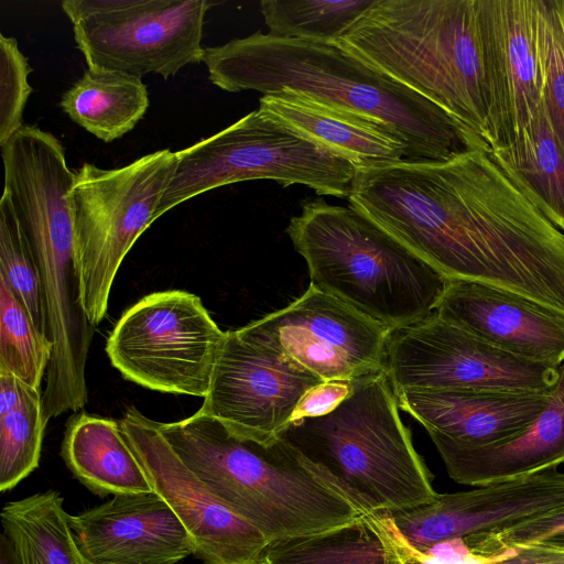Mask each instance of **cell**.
<instances>
[{"label":"cell","instance_id":"obj_1","mask_svg":"<svg viewBox=\"0 0 564 564\" xmlns=\"http://www.w3.org/2000/svg\"><path fill=\"white\" fill-rule=\"evenodd\" d=\"M347 199L447 280L498 288L564 315V232L490 148L358 170Z\"/></svg>","mask_w":564,"mask_h":564},{"label":"cell","instance_id":"obj_2","mask_svg":"<svg viewBox=\"0 0 564 564\" xmlns=\"http://www.w3.org/2000/svg\"><path fill=\"white\" fill-rule=\"evenodd\" d=\"M203 62L223 90L292 91L379 122L402 142L408 162H445L490 148L446 110L335 41L258 31L205 47Z\"/></svg>","mask_w":564,"mask_h":564},{"label":"cell","instance_id":"obj_3","mask_svg":"<svg viewBox=\"0 0 564 564\" xmlns=\"http://www.w3.org/2000/svg\"><path fill=\"white\" fill-rule=\"evenodd\" d=\"M158 425L180 459L269 541L333 530L366 513L282 437L239 438L200 410Z\"/></svg>","mask_w":564,"mask_h":564},{"label":"cell","instance_id":"obj_4","mask_svg":"<svg viewBox=\"0 0 564 564\" xmlns=\"http://www.w3.org/2000/svg\"><path fill=\"white\" fill-rule=\"evenodd\" d=\"M490 147L479 0H376L337 41Z\"/></svg>","mask_w":564,"mask_h":564},{"label":"cell","instance_id":"obj_5","mask_svg":"<svg viewBox=\"0 0 564 564\" xmlns=\"http://www.w3.org/2000/svg\"><path fill=\"white\" fill-rule=\"evenodd\" d=\"M286 227L310 285L389 330L433 314L448 280L368 217L323 198L305 200Z\"/></svg>","mask_w":564,"mask_h":564},{"label":"cell","instance_id":"obj_6","mask_svg":"<svg viewBox=\"0 0 564 564\" xmlns=\"http://www.w3.org/2000/svg\"><path fill=\"white\" fill-rule=\"evenodd\" d=\"M399 410L381 370L355 380L351 394L329 414L292 422L280 437L366 513L403 510L437 492Z\"/></svg>","mask_w":564,"mask_h":564},{"label":"cell","instance_id":"obj_7","mask_svg":"<svg viewBox=\"0 0 564 564\" xmlns=\"http://www.w3.org/2000/svg\"><path fill=\"white\" fill-rule=\"evenodd\" d=\"M156 219L210 189L250 180L305 185L347 198L357 167L260 107L224 130L175 152Z\"/></svg>","mask_w":564,"mask_h":564},{"label":"cell","instance_id":"obj_8","mask_svg":"<svg viewBox=\"0 0 564 564\" xmlns=\"http://www.w3.org/2000/svg\"><path fill=\"white\" fill-rule=\"evenodd\" d=\"M175 152L163 149L115 169L84 163L68 193L82 301L96 327L106 316L110 290L126 254L156 220L174 173Z\"/></svg>","mask_w":564,"mask_h":564},{"label":"cell","instance_id":"obj_9","mask_svg":"<svg viewBox=\"0 0 564 564\" xmlns=\"http://www.w3.org/2000/svg\"><path fill=\"white\" fill-rule=\"evenodd\" d=\"M225 335L197 295L154 292L122 314L106 352L127 380L151 390L205 398Z\"/></svg>","mask_w":564,"mask_h":564},{"label":"cell","instance_id":"obj_10","mask_svg":"<svg viewBox=\"0 0 564 564\" xmlns=\"http://www.w3.org/2000/svg\"><path fill=\"white\" fill-rule=\"evenodd\" d=\"M207 0H64L88 67L164 79L203 62Z\"/></svg>","mask_w":564,"mask_h":564},{"label":"cell","instance_id":"obj_11","mask_svg":"<svg viewBox=\"0 0 564 564\" xmlns=\"http://www.w3.org/2000/svg\"><path fill=\"white\" fill-rule=\"evenodd\" d=\"M384 370L394 390L551 391L558 367L505 351L440 318L391 332Z\"/></svg>","mask_w":564,"mask_h":564},{"label":"cell","instance_id":"obj_12","mask_svg":"<svg viewBox=\"0 0 564 564\" xmlns=\"http://www.w3.org/2000/svg\"><path fill=\"white\" fill-rule=\"evenodd\" d=\"M240 330L323 381L384 370L391 330L310 285L285 307Z\"/></svg>","mask_w":564,"mask_h":564},{"label":"cell","instance_id":"obj_13","mask_svg":"<svg viewBox=\"0 0 564 564\" xmlns=\"http://www.w3.org/2000/svg\"><path fill=\"white\" fill-rule=\"evenodd\" d=\"M119 422L153 490L191 535L193 555L203 564H261L269 539L235 513L180 459L158 421L131 406Z\"/></svg>","mask_w":564,"mask_h":564},{"label":"cell","instance_id":"obj_14","mask_svg":"<svg viewBox=\"0 0 564 564\" xmlns=\"http://www.w3.org/2000/svg\"><path fill=\"white\" fill-rule=\"evenodd\" d=\"M322 382L237 328L226 332L199 410L239 438L270 444L290 425L302 397Z\"/></svg>","mask_w":564,"mask_h":564},{"label":"cell","instance_id":"obj_15","mask_svg":"<svg viewBox=\"0 0 564 564\" xmlns=\"http://www.w3.org/2000/svg\"><path fill=\"white\" fill-rule=\"evenodd\" d=\"M479 15L494 149L512 142L542 100L538 0H479Z\"/></svg>","mask_w":564,"mask_h":564},{"label":"cell","instance_id":"obj_16","mask_svg":"<svg viewBox=\"0 0 564 564\" xmlns=\"http://www.w3.org/2000/svg\"><path fill=\"white\" fill-rule=\"evenodd\" d=\"M564 508V471L531 476L437 494L427 502L389 512L395 527L416 549L436 542L496 531Z\"/></svg>","mask_w":564,"mask_h":564},{"label":"cell","instance_id":"obj_17","mask_svg":"<svg viewBox=\"0 0 564 564\" xmlns=\"http://www.w3.org/2000/svg\"><path fill=\"white\" fill-rule=\"evenodd\" d=\"M85 564H177L194 543L172 508L155 491L113 496L70 516Z\"/></svg>","mask_w":564,"mask_h":564},{"label":"cell","instance_id":"obj_18","mask_svg":"<svg viewBox=\"0 0 564 564\" xmlns=\"http://www.w3.org/2000/svg\"><path fill=\"white\" fill-rule=\"evenodd\" d=\"M435 314L516 356L552 367L564 362V315L516 293L448 280Z\"/></svg>","mask_w":564,"mask_h":564},{"label":"cell","instance_id":"obj_19","mask_svg":"<svg viewBox=\"0 0 564 564\" xmlns=\"http://www.w3.org/2000/svg\"><path fill=\"white\" fill-rule=\"evenodd\" d=\"M552 391L394 390L400 410L430 434L459 446H485L524 430L549 404Z\"/></svg>","mask_w":564,"mask_h":564},{"label":"cell","instance_id":"obj_20","mask_svg":"<svg viewBox=\"0 0 564 564\" xmlns=\"http://www.w3.org/2000/svg\"><path fill=\"white\" fill-rule=\"evenodd\" d=\"M456 482L485 486L554 469L564 463V362L546 408L521 432L485 446L432 440Z\"/></svg>","mask_w":564,"mask_h":564},{"label":"cell","instance_id":"obj_21","mask_svg":"<svg viewBox=\"0 0 564 564\" xmlns=\"http://www.w3.org/2000/svg\"><path fill=\"white\" fill-rule=\"evenodd\" d=\"M259 107L349 160L357 170L406 161L402 142L369 118L292 91L262 96Z\"/></svg>","mask_w":564,"mask_h":564},{"label":"cell","instance_id":"obj_22","mask_svg":"<svg viewBox=\"0 0 564 564\" xmlns=\"http://www.w3.org/2000/svg\"><path fill=\"white\" fill-rule=\"evenodd\" d=\"M61 455L74 477L99 497L154 491L112 419L85 412L69 417Z\"/></svg>","mask_w":564,"mask_h":564},{"label":"cell","instance_id":"obj_23","mask_svg":"<svg viewBox=\"0 0 564 564\" xmlns=\"http://www.w3.org/2000/svg\"><path fill=\"white\" fill-rule=\"evenodd\" d=\"M490 151L523 194L564 232V150L542 100L512 142Z\"/></svg>","mask_w":564,"mask_h":564},{"label":"cell","instance_id":"obj_24","mask_svg":"<svg viewBox=\"0 0 564 564\" xmlns=\"http://www.w3.org/2000/svg\"><path fill=\"white\" fill-rule=\"evenodd\" d=\"M59 105L75 123L109 143L137 126L150 99L141 78L88 67L63 94Z\"/></svg>","mask_w":564,"mask_h":564},{"label":"cell","instance_id":"obj_25","mask_svg":"<svg viewBox=\"0 0 564 564\" xmlns=\"http://www.w3.org/2000/svg\"><path fill=\"white\" fill-rule=\"evenodd\" d=\"M261 564H402L379 512L321 533L270 541Z\"/></svg>","mask_w":564,"mask_h":564},{"label":"cell","instance_id":"obj_26","mask_svg":"<svg viewBox=\"0 0 564 564\" xmlns=\"http://www.w3.org/2000/svg\"><path fill=\"white\" fill-rule=\"evenodd\" d=\"M0 518L2 531L12 540L21 564H85L57 491L10 501L3 506Z\"/></svg>","mask_w":564,"mask_h":564},{"label":"cell","instance_id":"obj_27","mask_svg":"<svg viewBox=\"0 0 564 564\" xmlns=\"http://www.w3.org/2000/svg\"><path fill=\"white\" fill-rule=\"evenodd\" d=\"M40 388L0 367V490L14 488L37 466L46 425Z\"/></svg>","mask_w":564,"mask_h":564},{"label":"cell","instance_id":"obj_28","mask_svg":"<svg viewBox=\"0 0 564 564\" xmlns=\"http://www.w3.org/2000/svg\"><path fill=\"white\" fill-rule=\"evenodd\" d=\"M376 0H262L269 34L282 39L337 41Z\"/></svg>","mask_w":564,"mask_h":564},{"label":"cell","instance_id":"obj_29","mask_svg":"<svg viewBox=\"0 0 564 564\" xmlns=\"http://www.w3.org/2000/svg\"><path fill=\"white\" fill-rule=\"evenodd\" d=\"M53 345L39 330L23 304L0 276V367L29 386L40 388Z\"/></svg>","mask_w":564,"mask_h":564},{"label":"cell","instance_id":"obj_30","mask_svg":"<svg viewBox=\"0 0 564 564\" xmlns=\"http://www.w3.org/2000/svg\"><path fill=\"white\" fill-rule=\"evenodd\" d=\"M0 276L46 335V313L40 271L10 197L0 199Z\"/></svg>","mask_w":564,"mask_h":564},{"label":"cell","instance_id":"obj_31","mask_svg":"<svg viewBox=\"0 0 564 564\" xmlns=\"http://www.w3.org/2000/svg\"><path fill=\"white\" fill-rule=\"evenodd\" d=\"M542 104L564 150V1L538 0Z\"/></svg>","mask_w":564,"mask_h":564},{"label":"cell","instance_id":"obj_32","mask_svg":"<svg viewBox=\"0 0 564 564\" xmlns=\"http://www.w3.org/2000/svg\"><path fill=\"white\" fill-rule=\"evenodd\" d=\"M477 556L489 557L529 545L564 552V508L546 512L496 531L463 538Z\"/></svg>","mask_w":564,"mask_h":564},{"label":"cell","instance_id":"obj_33","mask_svg":"<svg viewBox=\"0 0 564 564\" xmlns=\"http://www.w3.org/2000/svg\"><path fill=\"white\" fill-rule=\"evenodd\" d=\"M31 67L14 37L0 34V147L23 126L22 115L32 87Z\"/></svg>","mask_w":564,"mask_h":564},{"label":"cell","instance_id":"obj_34","mask_svg":"<svg viewBox=\"0 0 564 564\" xmlns=\"http://www.w3.org/2000/svg\"><path fill=\"white\" fill-rule=\"evenodd\" d=\"M354 382L330 380L314 386L302 397L292 415L291 423L329 414L351 394Z\"/></svg>","mask_w":564,"mask_h":564},{"label":"cell","instance_id":"obj_35","mask_svg":"<svg viewBox=\"0 0 564 564\" xmlns=\"http://www.w3.org/2000/svg\"><path fill=\"white\" fill-rule=\"evenodd\" d=\"M484 564H564V552L538 546H520L486 557Z\"/></svg>","mask_w":564,"mask_h":564},{"label":"cell","instance_id":"obj_36","mask_svg":"<svg viewBox=\"0 0 564 564\" xmlns=\"http://www.w3.org/2000/svg\"><path fill=\"white\" fill-rule=\"evenodd\" d=\"M419 550L437 564H484L486 560L475 555L463 538L440 541Z\"/></svg>","mask_w":564,"mask_h":564},{"label":"cell","instance_id":"obj_37","mask_svg":"<svg viewBox=\"0 0 564 564\" xmlns=\"http://www.w3.org/2000/svg\"><path fill=\"white\" fill-rule=\"evenodd\" d=\"M384 531L397 551L402 564H437L424 552L413 546L395 527L391 516L386 511H378Z\"/></svg>","mask_w":564,"mask_h":564},{"label":"cell","instance_id":"obj_38","mask_svg":"<svg viewBox=\"0 0 564 564\" xmlns=\"http://www.w3.org/2000/svg\"><path fill=\"white\" fill-rule=\"evenodd\" d=\"M0 564H21L17 549L4 531L0 535Z\"/></svg>","mask_w":564,"mask_h":564}]
</instances>
